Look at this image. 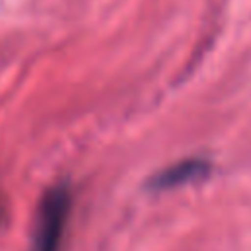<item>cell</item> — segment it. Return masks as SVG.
Listing matches in <instances>:
<instances>
[{
    "instance_id": "cell-2",
    "label": "cell",
    "mask_w": 251,
    "mask_h": 251,
    "mask_svg": "<svg viewBox=\"0 0 251 251\" xmlns=\"http://www.w3.org/2000/svg\"><path fill=\"white\" fill-rule=\"evenodd\" d=\"M210 171V163L200 159V157H192V159H182L178 163H173L165 169H161L159 173H155L147 186L151 190H169V188H176L182 186L186 182L198 180L202 176H206Z\"/></svg>"
},
{
    "instance_id": "cell-1",
    "label": "cell",
    "mask_w": 251,
    "mask_h": 251,
    "mask_svg": "<svg viewBox=\"0 0 251 251\" xmlns=\"http://www.w3.org/2000/svg\"><path fill=\"white\" fill-rule=\"evenodd\" d=\"M71 214V190L67 184L47 188L37 204L29 251H61L67 220Z\"/></svg>"
}]
</instances>
